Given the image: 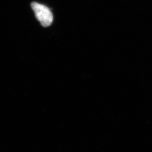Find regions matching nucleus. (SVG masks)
<instances>
[{
	"label": "nucleus",
	"instance_id": "nucleus-1",
	"mask_svg": "<svg viewBox=\"0 0 152 152\" xmlns=\"http://www.w3.org/2000/svg\"><path fill=\"white\" fill-rule=\"evenodd\" d=\"M31 7L37 19L43 27H47L52 24L53 15L47 6L33 2L31 4Z\"/></svg>",
	"mask_w": 152,
	"mask_h": 152
}]
</instances>
